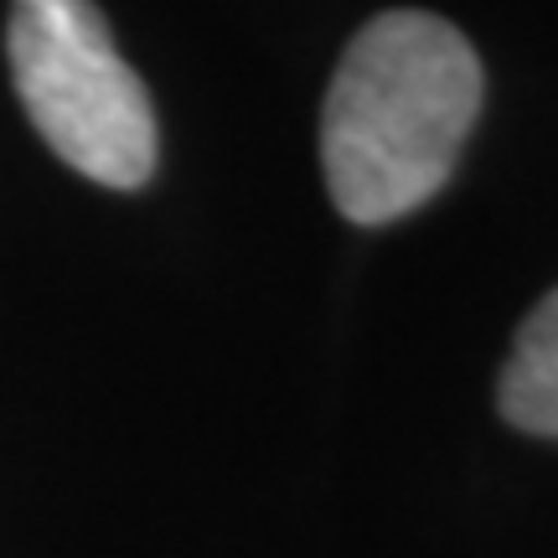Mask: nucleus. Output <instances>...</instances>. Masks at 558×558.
<instances>
[{"instance_id": "nucleus-1", "label": "nucleus", "mask_w": 558, "mask_h": 558, "mask_svg": "<svg viewBox=\"0 0 558 558\" xmlns=\"http://www.w3.org/2000/svg\"><path fill=\"white\" fill-rule=\"evenodd\" d=\"M471 41L429 11H383L341 52L320 109V166L341 218L393 222L450 181L481 114Z\"/></svg>"}, {"instance_id": "nucleus-2", "label": "nucleus", "mask_w": 558, "mask_h": 558, "mask_svg": "<svg viewBox=\"0 0 558 558\" xmlns=\"http://www.w3.org/2000/svg\"><path fill=\"white\" fill-rule=\"evenodd\" d=\"M11 78L41 140L99 186H140L156 171L150 94L94 0H11Z\"/></svg>"}, {"instance_id": "nucleus-3", "label": "nucleus", "mask_w": 558, "mask_h": 558, "mask_svg": "<svg viewBox=\"0 0 558 558\" xmlns=\"http://www.w3.org/2000/svg\"><path fill=\"white\" fill-rule=\"evenodd\" d=\"M497 403L507 424L558 439V290H548L518 326L512 357L497 383Z\"/></svg>"}]
</instances>
